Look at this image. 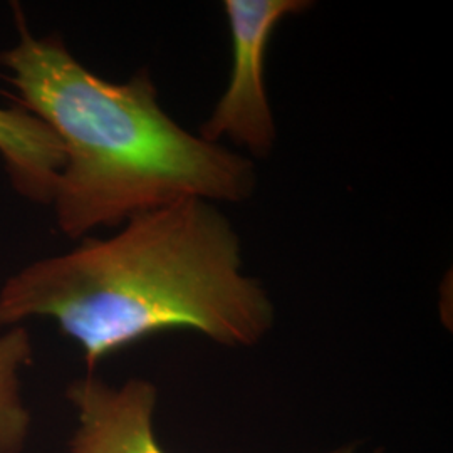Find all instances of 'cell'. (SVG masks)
Masks as SVG:
<instances>
[{
	"label": "cell",
	"mask_w": 453,
	"mask_h": 453,
	"mask_svg": "<svg viewBox=\"0 0 453 453\" xmlns=\"http://www.w3.org/2000/svg\"><path fill=\"white\" fill-rule=\"evenodd\" d=\"M312 7L309 0H226L232 69L224 95L217 101L198 136L220 143L230 140L252 157H267L277 128L264 80L265 52L275 27L289 16Z\"/></svg>",
	"instance_id": "3"
},
{
	"label": "cell",
	"mask_w": 453,
	"mask_h": 453,
	"mask_svg": "<svg viewBox=\"0 0 453 453\" xmlns=\"http://www.w3.org/2000/svg\"><path fill=\"white\" fill-rule=\"evenodd\" d=\"M80 426L73 453H165L153 434L157 389L145 380L113 388L95 376L71 385Z\"/></svg>",
	"instance_id": "4"
},
{
	"label": "cell",
	"mask_w": 453,
	"mask_h": 453,
	"mask_svg": "<svg viewBox=\"0 0 453 453\" xmlns=\"http://www.w3.org/2000/svg\"><path fill=\"white\" fill-rule=\"evenodd\" d=\"M33 357L26 327L14 326L0 336V453H17L29 432V413L20 400L19 372Z\"/></svg>",
	"instance_id": "6"
},
{
	"label": "cell",
	"mask_w": 453,
	"mask_h": 453,
	"mask_svg": "<svg viewBox=\"0 0 453 453\" xmlns=\"http://www.w3.org/2000/svg\"><path fill=\"white\" fill-rule=\"evenodd\" d=\"M334 453H353V452H351V450H338V452H334Z\"/></svg>",
	"instance_id": "7"
},
{
	"label": "cell",
	"mask_w": 453,
	"mask_h": 453,
	"mask_svg": "<svg viewBox=\"0 0 453 453\" xmlns=\"http://www.w3.org/2000/svg\"><path fill=\"white\" fill-rule=\"evenodd\" d=\"M0 157L19 194L50 203L65 153L41 119L20 106H0Z\"/></svg>",
	"instance_id": "5"
},
{
	"label": "cell",
	"mask_w": 453,
	"mask_h": 453,
	"mask_svg": "<svg viewBox=\"0 0 453 453\" xmlns=\"http://www.w3.org/2000/svg\"><path fill=\"white\" fill-rule=\"evenodd\" d=\"M17 26L19 42L0 54V65L19 106L63 148L50 203L65 237L84 239L181 198L241 203L254 195V162L180 127L160 106L146 69L127 82L106 81L59 35L34 37L19 11Z\"/></svg>",
	"instance_id": "2"
},
{
	"label": "cell",
	"mask_w": 453,
	"mask_h": 453,
	"mask_svg": "<svg viewBox=\"0 0 453 453\" xmlns=\"http://www.w3.org/2000/svg\"><path fill=\"white\" fill-rule=\"evenodd\" d=\"M31 318L56 321L91 374L101 359L165 331L257 344L274 306L260 280L243 273L241 237L226 213L181 198L11 275L0 289V326Z\"/></svg>",
	"instance_id": "1"
}]
</instances>
